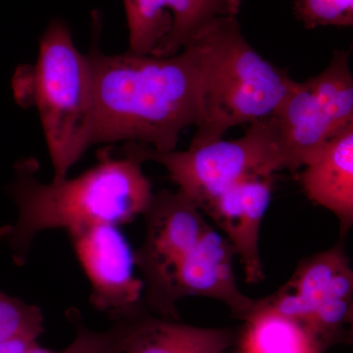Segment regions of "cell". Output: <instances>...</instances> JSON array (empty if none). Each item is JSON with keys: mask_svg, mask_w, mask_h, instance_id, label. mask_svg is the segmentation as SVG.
<instances>
[{"mask_svg": "<svg viewBox=\"0 0 353 353\" xmlns=\"http://www.w3.org/2000/svg\"><path fill=\"white\" fill-rule=\"evenodd\" d=\"M232 17H220L170 57L128 51L88 53L94 82L92 145L125 143L176 150L181 132L201 124L208 90Z\"/></svg>", "mask_w": 353, "mask_h": 353, "instance_id": "obj_1", "label": "cell"}, {"mask_svg": "<svg viewBox=\"0 0 353 353\" xmlns=\"http://www.w3.org/2000/svg\"><path fill=\"white\" fill-rule=\"evenodd\" d=\"M143 162L108 150L99 161L75 178L43 183L38 163L26 159L15 166L9 192L17 208V220L1 230L17 263H23L34 238L48 230L67 233L94 225L127 224L143 215L153 196Z\"/></svg>", "mask_w": 353, "mask_h": 353, "instance_id": "obj_2", "label": "cell"}, {"mask_svg": "<svg viewBox=\"0 0 353 353\" xmlns=\"http://www.w3.org/2000/svg\"><path fill=\"white\" fill-rule=\"evenodd\" d=\"M15 85L16 95L38 110L54 176L63 180L92 148L94 82L88 54L77 48L69 26L53 19L39 39L36 64Z\"/></svg>", "mask_w": 353, "mask_h": 353, "instance_id": "obj_3", "label": "cell"}, {"mask_svg": "<svg viewBox=\"0 0 353 353\" xmlns=\"http://www.w3.org/2000/svg\"><path fill=\"white\" fill-rule=\"evenodd\" d=\"M124 154L141 162L162 165L178 190L201 211L226 190L243 181L282 171L278 130L273 115L250 125L240 139L219 141L188 150L159 152L146 146L125 143Z\"/></svg>", "mask_w": 353, "mask_h": 353, "instance_id": "obj_4", "label": "cell"}, {"mask_svg": "<svg viewBox=\"0 0 353 353\" xmlns=\"http://www.w3.org/2000/svg\"><path fill=\"white\" fill-rule=\"evenodd\" d=\"M296 83L287 70L248 43L236 21L209 85L203 120L190 145L219 141L231 128L270 117Z\"/></svg>", "mask_w": 353, "mask_h": 353, "instance_id": "obj_5", "label": "cell"}, {"mask_svg": "<svg viewBox=\"0 0 353 353\" xmlns=\"http://www.w3.org/2000/svg\"><path fill=\"white\" fill-rule=\"evenodd\" d=\"M145 238L134 252L143 285V303L152 312L180 320L174 283L181 262L210 226L201 210L180 190L153 194L143 214Z\"/></svg>", "mask_w": 353, "mask_h": 353, "instance_id": "obj_6", "label": "cell"}, {"mask_svg": "<svg viewBox=\"0 0 353 353\" xmlns=\"http://www.w3.org/2000/svg\"><path fill=\"white\" fill-rule=\"evenodd\" d=\"M118 227L94 225L68 233L92 287L90 303L113 321L145 305L143 282L134 271V252Z\"/></svg>", "mask_w": 353, "mask_h": 353, "instance_id": "obj_7", "label": "cell"}, {"mask_svg": "<svg viewBox=\"0 0 353 353\" xmlns=\"http://www.w3.org/2000/svg\"><path fill=\"white\" fill-rule=\"evenodd\" d=\"M273 185V175L248 179L223 192L203 210L233 245L248 284H257L264 279L259 234L270 205Z\"/></svg>", "mask_w": 353, "mask_h": 353, "instance_id": "obj_8", "label": "cell"}, {"mask_svg": "<svg viewBox=\"0 0 353 353\" xmlns=\"http://www.w3.org/2000/svg\"><path fill=\"white\" fill-rule=\"evenodd\" d=\"M236 250L226 236L210 228L181 262L174 283L176 303L188 296L215 299L241 319L254 299L239 289L234 271Z\"/></svg>", "mask_w": 353, "mask_h": 353, "instance_id": "obj_9", "label": "cell"}, {"mask_svg": "<svg viewBox=\"0 0 353 353\" xmlns=\"http://www.w3.org/2000/svg\"><path fill=\"white\" fill-rule=\"evenodd\" d=\"M117 321L122 353H226L236 345L234 330L192 326L154 314L146 306Z\"/></svg>", "mask_w": 353, "mask_h": 353, "instance_id": "obj_10", "label": "cell"}, {"mask_svg": "<svg viewBox=\"0 0 353 353\" xmlns=\"http://www.w3.org/2000/svg\"><path fill=\"white\" fill-rule=\"evenodd\" d=\"M282 170L296 173L341 132L318 101L308 80L296 83L273 114Z\"/></svg>", "mask_w": 353, "mask_h": 353, "instance_id": "obj_11", "label": "cell"}, {"mask_svg": "<svg viewBox=\"0 0 353 353\" xmlns=\"http://www.w3.org/2000/svg\"><path fill=\"white\" fill-rule=\"evenodd\" d=\"M309 201L333 213L341 238L353 224V126L333 137L299 175Z\"/></svg>", "mask_w": 353, "mask_h": 353, "instance_id": "obj_12", "label": "cell"}, {"mask_svg": "<svg viewBox=\"0 0 353 353\" xmlns=\"http://www.w3.org/2000/svg\"><path fill=\"white\" fill-rule=\"evenodd\" d=\"M241 320L236 353H325L327 348L301 323L280 314L264 297L254 299Z\"/></svg>", "mask_w": 353, "mask_h": 353, "instance_id": "obj_13", "label": "cell"}, {"mask_svg": "<svg viewBox=\"0 0 353 353\" xmlns=\"http://www.w3.org/2000/svg\"><path fill=\"white\" fill-rule=\"evenodd\" d=\"M348 266L350 259L341 238L333 248L301 260L283 285L296 297L306 329L309 330L316 306L327 296L336 276Z\"/></svg>", "mask_w": 353, "mask_h": 353, "instance_id": "obj_14", "label": "cell"}, {"mask_svg": "<svg viewBox=\"0 0 353 353\" xmlns=\"http://www.w3.org/2000/svg\"><path fill=\"white\" fill-rule=\"evenodd\" d=\"M241 2L243 0H165L171 14V29L152 54H176L212 21L220 17H236Z\"/></svg>", "mask_w": 353, "mask_h": 353, "instance_id": "obj_15", "label": "cell"}, {"mask_svg": "<svg viewBox=\"0 0 353 353\" xmlns=\"http://www.w3.org/2000/svg\"><path fill=\"white\" fill-rule=\"evenodd\" d=\"M350 52L334 50L326 69L308 82L318 101L326 109L336 131L353 126V77Z\"/></svg>", "mask_w": 353, "mask_h": 353, "instance_id": "obj_16", "label": "cell"}, {"mask_svg": "<svg viewBox=\"0 0 353 353\" xmlns=\"http://www.w3.org/2000/svg\"><path fill=\"white\" fill-rule=\"evenodd\" d=\"M129 30V50L152 54L171 29L165 0H123Z\"/></svg>", "mask_w": 353, "mask_h": 353, "instance_id": "obj_17", "label": "cell"}, {"mask_svg": "<svg viewBox=\"0 0 353 353\" xmlns=\"http://www.w3.org/2000/svg\"><path fill=\"white\" fill-rule=\"evenodd\" d=\"M44 332L43 311L0 290V341L16 336L39 339Z\"/></svg>", "mask_w": 353, "mask_h": 353, "instance_id": "obj_18", "label": "cell"}, {"mask_svg": "<svg viewBox=\"0 0 353 353\" xmlns=\"http://www.w3.org/2000/svg\"><path fill=\"white\" fill-rule=\"evenodd\" d=\"M294 13L306 29L352 27L353 0H294Z\"/></svg>", "mask_w": 353, "mask_h": 353, "instance_id": "obj_19", "label": "cell"}, {"mask_svg": "<svg viewBox=\"0 0 353 353\" xmlns=\"http://www.w3.org/2000/svg\"><path fill=\"white\" fill-rule=\"evenodd\" d=\"M72 322L75 326V336L59 353H122V326L119 322H114L106 331L88 328L73 316Z\"/></svg>", "mask_w": 353, "mask_h": 353, "instance_id": "obj_20", "label": "cell"}, {"mask_svg": "<svg viewBox=\"0 0 353 353\" xmlns=\"http://www.w3.org/2000/svg\"><path fill=\"white\" fill-rule=\"evenodd\" d=\"M38 339L31 336H16L0 341V353H25Z\"/></svg>", "mask_w": 353, "mask_h": 353, "instance_id": "obj_21", "label": "cell"}]
</instances>
